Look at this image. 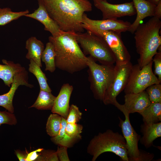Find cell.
I'll return each mask as SVG.
<instances>
[{
	"instance_id": "1",
	"label": "cell",
	"mask_w": 161,
	"mask_h": 161,
	"mask_svg": "<svg viewBox=\"0 0 161 161\" xmlns=\"http://www.w3.org/2000/svg\"><path fill=\"white\" fill-rule=\"evenodd\" d=\"M51 18L61 30L83 32L82 18L85 12L92 10L89 0H42Z\"/></svg>"
},
{
	"instance_id": "2",
	"label": "cell",
	"mask_w": 161,
	"mask_h": 161,
	"mask_svg": "<svg viewBox=\"0 0 161 161\" xmlns=\"http://www.w3.org/2000/svg\"><path fill=\"white\" fill-rule=\"evenodd\" d=\"M49 41L53 47L56 67L73 74L87 67V57L78 44L75 32L61 31L56 35L49 36Z\"/></svg>"
},
{
	"instance_id": "3",
	"label": "cell",
	"mask_w": 161,
	"mask_h": 161,
	"mask_svg": "<svg viewBox=\"0 0 161 161\" xmlns=\"http://www.w3.org/2000/svg\"><path fill=\"white\" fill-rule=\"evenodd\" d=\"M161 21L154 17L140 24L134 32L136 51L139 55L138 64L140 68L152 61L161 46Z\"/></svg>"
},
{
	"instance_id": "4",
	"label": "cell",
	"mask_w": 161,
	"mask_h": 161,
	"mask_svg": "<svg viewBox=\"0 0 161 161\" xmlns=\"http://www.w3.org/2000/svg\"><path fill=\"white\" fill-rule=\"evenodd\" d=\"M88 154L95 161L102 154L112 152L118 156L123 161H129L126 140L122 135L108 129L99 133L90 141L87 149Z\"/></svg>"
},
{
	"instance_id": "5",
	"label": "cell",
	"mask_w": 161,
	"mask_h": 161,
	"mask_svg": "<svg viewBox=\"0 0 161 161\" xmlns=\"http://www.w3.org/2000/svg\"><path fill=\"white\" fill-rule=\"evenodd\" d=\"M76 36L85 55H89L102 64L113 65L115 63L114 54L103 38L88 31L76 33Z\"/></svg>"
},
{
	"instance_id": "6",
	"label": "cell",
	"mask_w": 161,
	"mask_h": 161,
	"mask_svg": "<svg viewBox=\"0 0 161 161\" xmlns=\"http://www.w3.org/2000/svg\"><path fill=\"white\" fill-rule=\"evenodd\" d=\"M88 80L94 98L102 101L114 77V65L99 64L90 56L87 57Z\"/></svg>"
},
{
	"instance_id": "7",
	"label": "cell",
	"mask_w": 161,
	"mask_h": 161,
	"mask_svg": "<svg viewBox=\"0 0 161 161\" xmlns=\"http://www.w3.org/2000/svg\"><path fill=\"white\" fill-rule=\"evenodd\" d=\"M153 63L152 61L142 68L138 64L133 65L129 81L124 89L125 94L138 93L152 84L161 83L153 72Z\"/></svg>"
},
{
	"instance_id": "8",
	"label": "cell",
	"mask_w": 161,
	"mask_h": 161,
	"mask_svg": "<svg viewBox=\"0 0 161 161\" xmlns=\"http://www.w3.org/2000/svg\"><path fill=\"white\" fill-rule=\"evenodd\" d=\"M132 66L130 61L114 66V78L102 100L105 105H113L117 101V96L124 89L128 83Z\"/></svg>"
},
{
	"instance_id": "9",
	"label": "cell",
	"mask_w": 161,
	"mask_h": 161,
	"mask_svg": "<svg viewBox=\"0 0 161 161\" xmlns=\"http://www.w3.org/2000/svg\"><path fill=\"white\" fill-rule=\"evenodd\" d=\"M83 28L105 40L114 54L116 64H122L130 61L131 56L123 42L121 33L111 31H102L89 27Z\"/></svg>"
},
{
	"instance_id": "10",
	"label": "cell",
	"mask_w": 161,
	"mask_h": 161,
	"mask_svg": "<svg viewBox=\"0 0 161 161\" xmlns=\"http://www.w3.org/2000/svg\"><path fill=\"white\" fill-rule=\"evenodd\" d=\"M124 114V121L119 117V126L121 128L123 135L126 140L129 161H134L139 155L140 151L138 143L141 136L135 131L131 124L129 114L117 101L114 105Z\"/></svg>"
},
{
	"instance_id": "11",
	"label": "cell",
	"mask_w": 161,
	"mask_h": 161,
	"mask_svg": "<svg viewBox=\"0 0 161 161\" xmlns=\"http://www.w3.org/2000/svg\"><path fill=\"white\" fill-rule=\"evenodd\" d=\"M95 7L102 13V19H117L124 16H131L136 14L132 1L121 4H113L107 0H93Z\"/></svg>"
},
{
	"instance_id": "12",
	"label": "cell",
	"mask_w": 161,
	"mask_h": 161,
	"mask_svg": "<svg viewBox=\"0 0 161 161\" xmlns=\"http://www.w3.org/2000/svg\"><path fill=\"white\" fill-rule=\"evenodd\" d=\"M83 27H89L102 31H113L121 33L128 31L131 23L117 19L95 20L89 18L85 13L82 18Z\"/></svg>"
},
{
	"instance_id": "13",
	"label": "cell",
	"mask_w": 161,
	"mask_h": 161,
	"mask_svg": "<svg viewBox=\"0 0 161 161\" xmlns=\"http://www.w3.org/2000/svg\"><path fill=\"white\" fill-rule=\"evenodd\" d=\"M125 103L123 107L130 114L139 113L151 103L145 90L137 93H128L124 96Z\"/></svg>"
},
{
	"instance_id": "14",
	"label": "cell",
	"mask_w": 161,
	"mask_h": 161,
	"mask_svg": "<svg viewBox=\"0 0 161 161\" xmlns=\"http://www.w3.org/2000/svg\"><path fill=\"white\" fill-rule=\"evenodd\" d=\"M38 7L31 13L26 14L25 16L36 19L44 26L45 30L49 31L52 36L58 34L62 31L53 20L49 16L42 0H38Z\"/></svg>"
},
{
	"instance_id": "15",
	"label": "cell",
	"mask_w": 161,
	"mask_h": 161,
	"mask_svg": "<svg viewBox=\"0 0 161 161\" xmlns=\"http://www.w3.org/2000/svg\"><path fill=\"white\" fill-rule=\"evenodd\" d=\"M73 89V86L69 83L63 84L58 95L56 97L51 109L53 113L58 114L66 119L69 108L70 99Z\"/></svg>"
},
{
	"instance_id": "16",
	"label": "cell",
	"mask_w": 161,
	"mask_h": 161,
	"mask_svg": "<svg viewBox=\"0 0 161 161\" xmlns=\"http://www.w3.org/2000/svg\"><path fill=\"white\" fill-rule=\"evenodd\" d=\"M132 1L137 16L134 22L131 24L128 31L133 34L144 19L147 17L154 16V10L156 5L146 0Z\"/></svg>"
},
{
	"instance_id": "17",
	"label": "cell",
	"mask_w": 161,
	"mask_h": 161,
	"mask_svg": "<svg viewBox=\"0 0 161 161\" xmlns=\"http://www.w3.org/2000/svg\"><path fill=\"white\" fill-rule=\"evenodd\" d=\"M140 132L143 136L140 141L146 148L151 147L154 140L161 136V122L148 124L143 123L140 126Z\"/></svg>"
},
{
	"instance_id": "18",
	"label": "cell",
	"mask_w": 161,
	"mask_h": 161,
	"mask_svg": "<svg viewBox=\"0 0 161 161\" xmlns=\"http://www.w3.org/2000/svg\"><path fill=\"white\" fill-rule=\"evenodd\" d=\"M25 47L28 50L26 58L33 60L38 66L42 67L41 56L44 49L43 43L36 37L32 36L26 41Z\"/></svg>"
},
{
	"instance_id": "19",
	"label": "cell",
	"mask_w": 161,
	"mask_h": 161,
	"mask_svg": "<svg viewBox=\"0 0 161 161\" xmlns=\"http://www.w3.org/2000/svg\"><path fill=\"white\" fill-rule=\"evenodd\" d=\"M144 123H157L161 121V102L151 103L150 105L139 113Z\"/></svg>"
},
{
	"instance_id": "20",
	"label": "cell",
	"mask_w": 161,
	"mask_h": 161,
	"mask_svg": "<svg viewBox=\"0 0 161 161\" xmlns=\"http://www.w3.org/2000/svg\"><path fill=\"white\" fill-rule=\"evenodd\" d=\"M67 123L66 119L62 117L61 128L59 133L56 136L52 137L51 140L53 143L59 146L69 148L80 139L70 137L66 134L65 129Z\"/></svg>"
},
{
	"instance_id": "21",
	"label": "cell",
	"mask_w": 161,
	"mask_h": 161,
	"mask_svg": "<svg viewBox=\"0 0 161 161\" xmlns=\"http://www.w3.org/2000/svg\"><path fill=\"white\" fill-rule=\"evenodd\" d=\"M56 97L51 92L40 89L38 96L33 104L30 108L34 107L38 110H51L53 106Z\"/></svg>"
},
{
	"instance_id": "22",
	"label": "cell",
	"mask_w": 161,
	"mask_h": 161,
	"mask_svg": "<svg viewBox=\"0 0 161 161\" xmlns=\"http://www.w3.org/2000/svg\"><path fill=\"white\" fill-rule=\"evenodd\" d=\"M55 53L52 43L49 41L46 46L41 56V61L45 65V71L51 72H54L56 69L55 62Z\"/></svg>"
},
{
	"instance_id": "23",
	"label": "cell",
	"mask_w": 161,
	"mask_h": 161,
	"mask_svg": "<svg viewBox=\"0 0 161 161\" xmlns=\"http://www.w3.org/2000/svg\"><path fill=\"white\" fill-rule=\"evenodd\" d=\"M29 71L36 77L39 85L40 89L48 92H51L52 90L47 82V78L45 74L32 59L30 60Z\"/></svg>"
},
{
	"instance_id": "24",
	"label": "cell",
	"mask_w": 161,
	"mask_h": 161,
	"mask_svg": "<svg viewBox=\"0 0 161 161\" xmlns=\"http://www.w3.org/2000/svg\"><path fill=\"white\" fill-rule=\"evenodd\" d=\"M29 13L28 10L15 12L9 8H0V26L4 25L21 16H25Z\"/></svg>"
},
{
	"instance_id": "25",
	"label": "cell",
	"mask_w": 161,
	"mask_h": 161,
	"mask_svg": "<svg viewBox=\"0 0 161 161\" xmlns=\"http://www.w3.org/2000/svg\"><path fill=\"white\" fill-rule=\"evenodd\" d=\"M61 116L57 114H51L46 124V130L47 134L52 137L57 135L61 128Z\"/></svg>"
},
{
	"instance_id": "26",
	"label": "cell",
	"mask_w": 161,
	"mask_h": 161,
	"mask_svg": "<svg viewBox=\"0 0 161 161\" xmlns=\"http://www.w3.org/2000/svg\"><path fill=\"white\" fill-rule=\"evenodd\" d=\"M2 62L4 64H0V79L6 86L10 87L13 81L14 69L8 61L3 59Z\"/></svg>"
},
{
	"instance_id": "27",
	"label": "cell",
	"mask_w": 161,
	"mask_h": 161,
	"mask_svg": "<svg viewBox=\"0 0 161 161\" xmlns=\"http://www.w3.org/2000/svg\"><path fill=\"white\" fill-rule=\"evenodd\" d=\"M149 100L151 103L161 102V85L154 84L146 89Z\"/></svg>"
},
{
	"instance_id": "28",
	"label": "cell",
	"mask_w": 161,
	"mask_h": 161,
	"mask_svg": "<svg viewBox=\"0 0 161 161\" xmlns=\"http://www.w3.org/2000/svg\"><path fill=\"white\" fill-rule=\"evenodd\" d=\"M15 93V91L10 89L7 93L0 95V106L12 113L14 112L13 100Z\"/></svg>"
},
{
	"instance_id": "29",
	"label": "cell",
	"mask_w": 161,
	"mask_h": 161,
	"mask_svg": "<svg viewBox=\"0 0 161 161\" xmlns=\"http://www.w3.org/2000/svg\"><path fill=\"white\" fill-rule=\"evenodd\" d=\"M82 113L76 105L72 104L69 109L66 119L67 123H77L82 118Z\"/></svg>"
},
{
	"instance_id": "30",
	"label": "cell",
	"mask_w": 161,
	"mask_h": 161,
	"mask_svg": "<svg viewBox=\"0 0 161 161\" xmlns=\"http://www.w3.org/2000/svg\"><path fill=\"white\" fill-rule=\"evenodd\" d=\"M82 125L77 123H67L66 125L65 132L68 136L80 139L81 138L80 134L83 129Z\"/></svg>"
},
{
	"instance_id": "31",
	"label": "cell",
	"mask_w": 161,
	"mask_h": 161,
	"mask_svg": "<svg viewBox=\"0 0 161 161\" xmlns=\"http://www.w3.org/2000/svg\"><path fill=\"white\" fill-rule=\"evenodd\" d=\"M17 123L16 117L13 113L6 111H0V126L2 124L15 125Z\"/></svg>"
},
{
	"instance_id": "32",
	"label": "cell",
	"mask_w": 161,
	"mask_h": 161,
	"mask_svg": "<svg viewBox=\"0 0 161 161\" xmlns=\"http://www.w3.org/2000/svg\"><path fill=\"white\" fill-rule=\"evenodd\" d=\"M158 52L154 56L152 61L154 63V74L157 76L160 81L161 82V47H159Z\"/></svg>"
},
{
	"instance_id": "33",
	"label": "cell",
	"mask_w": 161,
	"mask_h": 161,
	"mask_svg": "<svg viewBox=\"0 0 161 161\" xmlns=\"http://www.w3.org/2000/svg\"><path fill=\"white\" fill-rule=\"evenodd\" d=\"M59 146L56 152L59 160L61 161H70L67 152V148L64 146Z\"/></svg>"
},
{
	"instance_id": "34",
	"label": "cell",
	"mask_w": 161,
	"mask_h": 161,
	"mask_svg": "<svg viewBox=\"0 0 161 161\" xmlns=\"http://www.w3.org/2000/svg\"><path fill=\"white\" fill-rule=\"evenodd\" d=\"M139 155L134 161H151L153 160L154 154L144 150L139 149Z\"/></svg>"
},
{
	"instance_id": "35",
	"label": "cell",
	"mask_w": 161,
	"mask_h": 161,
	"mask_svg": "<svg viewBox=\"0 0 161 161\" xmlns=\"http://www.w3.org/2000/svg\"><path fill=\"white\" fill-rule=\"evenodd\" d=\"M43 150V148L38 149L28 154L26 158V161H32L36 160L39 156L37 152H40Z\"/></svg>"
},
{
	"instance_id": "36",
	"label": "cell",
	"mask_w": 161,
	"mask_h": 161,
	"mask_svg": "<svg viewBox=\"0 0 161 161\" xmlns=\"http://www.w3.org/2000/svg\"><path fill=\"white\" fill-rule=\"evenodd\" d=\"M153 17L160 19L161 18V0L159 2L155 7Z\"/></svg>"
},
{
	"instance_id": "37",
	"label": "cell",
	"mask_w": 161,
	"mask_h": 161,
	"mask_svg": "<svg viewBox=\"0 0 161 161\" xmlns=\"http://www.w3.org/2000/svg\"><path fill=\"white\" fill-rule=\"evenodd\" d=\"M16 156L20 161H26L27 155H25L22 153L17 151H16Z\"/></svg>"
},
{
	"instance_id": "38",
	"label": "cell",
	"mask_w": 161,
	"mask_h": 161,
	"mask_svg": "<svg viewBox=\"0 0 161 161\" xmlns=\"http://www.w3.org/2000/svg\"><path fill=\"white\" fill-rule=\"evenodd\" d=\"M147 1L149 2H150L155 4V5H157L159 2L161 0H146Z\"/></svg>"
}]
</instances>
